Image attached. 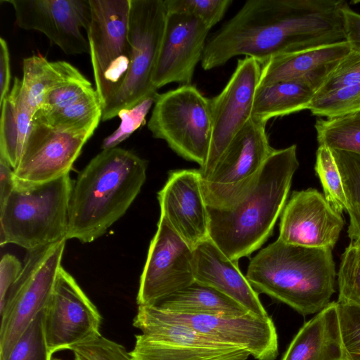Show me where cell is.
Here are the masks:
<instances>
[{"instance_id": "cell-1", "label": "cell", "mask_w": 360, "mask_h": 360, "mask_svg": "<svg viewBox=\"0 0 360 360\" xmlns=\"http://www.w3.org/2000/svg\"><path fill=\"white\" fill-rule=\"evenodd\" d=\"M344 0H249L207 39L201 65L210 70L245 56L271 58L345 41Z\"/></svg>"}, {"instance_id": "cell-2", "label": "cell", "mask_w": 360, "mask_h": 360, "mask_svg": "<svg viewBox=\"0 0 360 360\" xmlns=\"http://www.w3.org/2000/svg\"><path fill=\"white\" fill-rule=\"evenodd\" d=\"M298 167L295 144L273 149L252 183L232 202L207 207L209 238L230 259L248 257L271 236Z\"/></svg>"}, {"instance_id": "cell-3", "label": "cell", "mask_w": 360, "mask_h": 360, "mask_svg": "<svg viewBox=\"0 0 360 360\" xmlns=\"http://www.w3.org/2000/svg\"><path fill=\"white\" fill-rule=\"evenodd\" d=\"M147 166L146 160L119 147L91 159L74 181L67 239L91 243L102 236L140 193Z\"/></svg>"}, {"instance_id": "cell-4", "label": "cell", "mask_w": 360, "mask_h": 360, "mask_svg": "<svg viewBox=\"0 0 360 360\" xmlns=\"http://www.w3.org/2000/svg\"><path fill=\"white\" fill-rule=\"evenodd\" d=\"M335 274L332 249L288 244L278 238L251 259L245 276L257 292L306 316L329 304Z\"/></svg>"}, {"instance_id": "cell-5", "label": "cell", "mask_w": 360, "mask_h": 360, "mask_svg": "<svg viewBox=\"0 0 360 360\" xmlns=\"http://www.w3.org/2000/svg\"><path fill=\"white\" fill-rule=\"evenodd\" d=\"M74 181L70 174L42 184L14 181L0 206V245L32 250L68 240L69 205Z\"/></svg>"}, {"instance_id": "cell-6", "label": "cell", "mask_w": 360, "mask_h": 360, "mask_svg": "<svg viewBox=\"0 0 360 360\" xmlns=\"http://www.w3.org/2000/svg\"><path fill=\"white\" fill-rule=\"evenodd\" d=\"M148 128L154 138L165 141L178 155L201 168L212 139L210 99L192 84L158 94Z\"/></svg>"}, {"instance_id": "cell-7", "label": "cell", "mask_w": 360, "mask_h": 360, "mask_svg": "<svg viewBox=\"0 0 360 360\" xmlns=\"http://www.w3.org/2000/svg\"><path fill=\"white\" fill-rule=\"evenodd\" d=\"M67 240L27 250L22 270L0 307V360L44 309L61 266Z\"/></svg>"}, {"instance_id": "cell-8", "label": "cell", "mask_w": 360, "mask_h": 360, "mask_svg": "<svg viewBox=\"0 0 360 360\" xmlns=\"http://www.w3.org/2000/svg\"><path fill=\"white\" fill-rule=\"evenodd\" d=\"M165 0H130L129 39L130 62L115 95L103 107L102 121L157 94L152 78L167 18Z\"/></svg>"}, {"instance_id": "cell-9", "label": "cell", "mask_w": 360, "mask_h": 360, "mask_svg": "<svg viewBox=\"0 0 360 360\" xmlns=\"http://www.w3.org/2000/svg\"><path fill=\"white\" fill-rule=\"evenodd\" d=\"M86 32L96 91L103 107L117 93L127 73L130 0H89Z\"/></svg>"}, {"instance_id": "cell-10", "label": "cell", "mask_w": 360, "mask_h": 360, "mask_svg": "<svg viewBox=\"0 0 360 360\" xmlns=\"http://www.w3.org/2000/svg\"><path fill=\"white\" fill-rule=\"evenodd\" d=\"M153 319L181 325L210 339L243 349L257 360H275L278 334L271 316L248 312L242 315L192 314L167 311L157 306H139Z\"/></svg>"}, {"instance_id": "cell-11", "label": "cell", "mask_w": 360, "mask_h": 360, "mask_svg": "<svg viewBox=\"0 0 360 360\" xmlns=\"http://www.w3.org/2000/svg\"><path fill=\"white\" fill-rule=\"evenodd\" d=\"M266 125L251 117L220 157L210 176L202 181L207 207L229 205L256 177L274 149L269 145Z\"/></svg>"}, {"instance_id": "cell-12", "label": "cell", "mask_w": 360, "mask_h": 360, "mask_svg": "<svg viewBox=\"0 0 360 360\" xmlns=\"http://www.w3.org/2000/svg\"><path fill=\"white\" fill-rule=\"evenodd\" d=\"M102 318L75 279L61 266L42 310V328L49 355L101 334Z\"/></svg>"}, {"instance_id": "cell-13", "label": "cell", "mask_w": 360, "mask_h": 360, "mask_svg": "<svg viewBox=\"0 0 360 360\" xmlns=\"http://www.w3.org/2000/svg\"><path fill=\"white\" fill-rule=\"evenodd\" d=\"M141 331L129 354L133 360H247L249 352L215 342L186 326L163 322L137 311Z\"/></svg>"}, {"instance_id": "cell-14", "label": "cell", "mask_w": 360, "mask_h": 360, "mask_svg": "<svg viewBox=\"0 0 360 360\" xmlns=\"http://www.w3.org/2000/svg\"><path fill=\"white\" fill-rule=\"evenodd\" d=\"M194 253L160 216L140 277L138 306H153L195 282Z\"/></svg>"}, {"instance_id": "cell-15", "label": "cell", "mask_w": 360, "mask_h": 360, "mask_svg": "<svg viewBox=\"0 0 360 360\" xmlns=\"http://www.w3.org/2000/svg\"><path fill=\"white\" fill-rule=\"evenodd\" d=\"M260 73L261 65L253 58L238 60L223 90L210 99L212 132L206 162L199 169L202 181L210 176L231 141L250 119Z\"/></svg>"}, {"instance_id": "cell-16", "label": "cell", "mask_w": 360, "mask_h": 360, "mask_svg": "<svg viewBox=\"0 0 360 360\" xmlns=\"http://www.w3.org/2000/svg\"><path fill=\"white\" fill-rule=\"evenodd\" d=\"M11 4L15 24L43 33L65 54L89 53L86 32L91 20L89 0H1Z\"/></svg>"}, {"instance_id": "cell-17", "label": "cell", "mask_w": 360, "mask_h": 360, "mask_svg": "<svg viewBox=\"0 0 360 360\" xmlns=\"http://www.w3.org/2000/svg\"><path fill=\"white\" fill-rule=\"evenodd\" d=\"M92 135L61 131L32 119L22 157L13 169L14 181L42 184L69 174Z\"/></svg>"}, {"instance_id": "cell-18", "label": "cell", "mask_w": 360, "mask_h": 360, "mask_svg": "<svg viewBox=\"0 0 360 360\" xmlns=\"http://www.w3.org/2000/svg\"><path fill=\"white\" fill-rule=\"evenodd\" d=\"M210 30L202 21L191 14L167 13L152 78L156 90L172 82L181 85L192 84L196 65L202 58Z\"/></svg>"}, {"instance_id": "cell-19", "label": "cell", "mask_w": 360, "mask_h": 360, "mask_svg": "<svg viewBox=\"0 0 360 360\" xmlns=\"http://www.w3.org/2000/svg\"><path fill=\"white\" fill-rule=\"evenodd\" d=\"M344 226L316 189L293 191L281 214L278 238L292 245L333 249Z\"/></svg>"}, {"instance_id": "cell-20", "label": "cell", "mask_w": 360, "mask_h": 360, "mask_svg": "<svg viewBox=\"0 0 360 360\" xmlns=\"http://www.w3.org/2000/svg\"><path fill=\"white\" fill-rule=\"evenodd\" d=\"M158 200L160 215L191 248L209 238V214L199 169L171 171Z\"/></svg>"}, {"instance_id": "cell-21", "label": "cell", "mask_w": 360, "mask_h": 360, "mask_svg": "<svg viewBox=\"0 0 360 360\" xmlns=\"http://www.w3.org/2000/svg\"><path fill=\"white\" fill-rule=\"evenodd\" d=\"M350 51L345 40L275 56L261 65L257 87L295 81L307 85L316 93Z\"/></svg>"}, {"instance_id": "cell-22", "label": "cell", "mask_w": 360, "mask_h": 360, "mask_svg": "<svg viewBox=\"0 0 360 360\" xmlns=\"http://www.w3.org/2000/svg\"><path fill=\"white\" fill-rule=\"evenodd\" d=\"M193 253L195 282L216 289L249 312L269 316L258 292L240 271L238 262L230 259L210 238L199 243Z\"/></svg>"}, {"instance_id": "cell-23", "label": "cell", "mask_w": 360, "mask_h": 360, "mask_svg": "<svg viewBox=\"0 0 360 360\" xmlns=\"http://www.w3.org/2000/svg\"><path fill=\"white\" fill-rule=\"evenodd\" d=\"M281 360H344L337 302L302 326Z\"/></svg>"}, {"instance_id": "cell-24", "label": "cell", "mask_w": 360, "mask_h": 360, "mask_svg": "<svg viewBox=\"0 0 360 360\" xmlns=\"http://www.w3.org/2000/svg\"><path fill=\"white\" fill-rule=\"evenodd\" d=\"M0 107V156L14 169L22 157L34 116L18 77L14 78L13 86Z\"/></svg>"}, {"instance_id": "cell-25", "label": "cell", "mask_w": 360, "mask_h": 360, "mask_svg": "<svg viewBox=\"0 0 360 360\" xmlns=\"http://www.w3.org/2000/svg\"><path fill=\"white\" fill-rule=\"evenodd\" d=\"M22 72V91L33 115L50 90L82 75L70 63L64 60L51 62L40 54L23 59Z\"/></svg>"}, {"instance_id": "cell-26", "label": "cell", "mask_w": 360, "mask_h": 360, "mask_svg": "<svg viewBox=\"0 0 360 360\" xmlns=\"http://www.w3.org/2000/svg\"><path fill=\"white\" fill-rule=\"evenodd\" d=\"M314 94V91L309 86L295 81L258 86L251 117L267 123L274 117L309 109Z\"/></svg>"}, {"instance_id": "cell-27", "label": "cell", "mask_w": 360, "mask_h": 360, "mask_svg": "<svg viewBox=\"0 0 360 360\" xmlns=\"http://www.w3.org/2000/svg\"><path fill=\"white\" fill-rule=\"evenodd\" d=\"M155 306L167 311L192 314L238 316L249 312L216 289L195 281Z\"/></svg>"}, {"instance_id": "cell-28", "label": "cell", "mask_w": 360, "mask_h": 360, "mask_svg": "<svg viewBox=\"0 0 360 360\" xmlns=\"http://www.w3.org/2000/svg\"><path fill=\"white\" fill-rule=\"evenodd\" d=\"M103 107L96 91L68 107L48 112H36L32 119L61 131L91 134L102 118Z\"/></svg>"}, {"instance_id": "cell-29", "label": "cell", "mask_w": 360, "mask_h": 360, "mask_svg": "<svg viewBox=\"0 0 360 360\" xmlns=\"http://www.w3.org/2000/svg\"><path fill=\"white\" fill-rule=\"evenodd\" d=\"M330 150L345 193L346 210L349 216L348 237L352 242L360 243V155L342 150Z\"/></svg>"}, {"instance_id": "cell-30", "label": "cell", "mask_w": 360, "mask_h": 360, "mask_svg": "<svg viewBox=\"0 0 360 360\" xmlns=\"http://www.w3.org/2000/svg\"><path fill=\"white\" fill-rule=\"evenodd\" d=\"M319 145L360 155V110L317 119L314 125Z\"/></svg>"}, {"instance_id": "cell-31", "label": "cell", "mask_w": 360, "mask_h": 360, "mask_svg": "<svg viewBox=\"0 0 360 360\" xmlns=\"http://www.w3.org/2000/svg\"><path fill=\"white\" fill-rule=\"evenodd\" d=\"M315 171L322 184L324 197L338 214L347 208L341 176L331 150L319 145L316 153Z\"/></svg>"}, {"instance_id": "cell-32", "label": "cell", "mask_w": 360, "mask_h": 360, "mask_svg": "<svg viewBox=\"0 0 360 360\" xmlns=\"http://www.w3.org/2000/svg\"><path fill=\"white\" fill-rule=\"evenodd\" d=\"M308 110L314 115L326 118L360 110V82L314 96Z\"/></svg>"}, {"instance_id": "cell-33", "label": "cell", "mask_w": 360, "mask_h": 360, "mask_svg": "<svg viewBox=\"0 0 360 360\" xmlns=\"http://www.w3.org/2000/svg\"><path fill=\"white\" fill-rule=\"evenodd\" d=\"M338 281V302L360 307V243L351 241L342 255Z\"/></svg>"}, {"instance_id": "cell-34", "label": "cell", "mask_w": 360, "mask_h": 360, "mask_svg": "<svg viewBox=\"0 0 360 360\" xmlns=\"http://www.w3.org/2000/svg\"><path fill=\"white\" fill-rule=\"evenodd\" d=\"M95 92L91 83L82 75L50 90L37 112H48L68 107Z\"/></svg>"}, {"instance_id": "cell-35", "label": "cell", "mask_w": 360, "mask_h": 360, "mask_svg": "<svg viewBox=\"0 0 360 360\" xmlns=\"http://www.w3.org/2000/svg\"><path fill=\"white\" fill-rule=\"evenodd\" d=\"M158 93L149 96L134 106L123 109L118 113L121 123L118 128L105 137L102 143V150L117 147L135 131L146 123V117L155 103Z\"/></svg>"}, {"instance_id": "cell-36", "label": "cell", "mask_w": 360, "mask_h": 360, "mask_svg": "<svg viewBox=\"0 0 360 360\" xmlns=\"http://www.w3.org/2000/svg\"><path fill=\"white\" fill-rule=\"evenodd\" d=\"M231 0H165L167 13L191 14L210 29L224 17Z\"/></svg>"}, {"instance_id": "cell-37", "label": "cell", "mask_w": 360, "mask_h": 360, "mask_svg": "<svg viewBox=\"0 0 360 360\" xmlns=\"http://www.w3.org/2000/svg\"><path fill=\"white\" fill-rule=\"evenodd\" d=\"M49 355L42 328V311L36 316L13 347L6 360H52Z\"/></svg>"}, {"instance_id": "cell-38", "label": "cell", "mask_w": 360, "mask_h": 360, "mask_svg": "<svg viewBox=\"0 0 360 360\" xmlns=\"http://www.w3.org/2000/svg\"><path fill=\"white\" fill-rule=\"evenodd\" d=\"M337 304L344 360H360V307Z\"/></svg>"}, {"instance_id": "cell-39", "label": "cell", "mask_w": 360, "mask_h": 360, "mask_svg": "<svg viewBox=\"0 0 360 360\" xmlns=\"http://www.w3.org/2000/svg\"><path fill=\"white\" fill-rule=\"evenodd\" d=\"M70 351L86 360H133L124 346L102 335L74 346Z\"/></svg>"}, {"instance_id": "cell-40", "label": "cell", "mask_w": 360, "mask_h": 360, "mask_svg": "<svg viewBox=\"0 0 360 360\" xmlns=\"http://www.w3.org/2000/svg\"><path fill=\"white\" fill-rule=\"evenodd\" d=\"M22 264L20 260L11 254L4 255L0 262V307L13 283L17 280Z\"/></svg>"}, {"instance_id": "cell-41", "label": "cell", "mask_w": 360, "mask_h": 360, "mask_svg": "<svg viewBox=\"0 0 360 360\" xmlns=\"http://www.w3.org/2000/svg\"><path fill=\"white\" fill-rule=\"evenodd\" d=\"M345 40L351 51L360 53V14L351 9L347 3L342 8Z\"/></svg>"}, {"instance_id": "cell-42", "label": "cell", "mask_w": 360, "mask_h": 360, "mask_svg": "<svg viewBox=\"0 0 360 360\" xmlns=\"http://www.w3.org/2000/svg\"><path fill=\"white\" fill-rule=\"evenodd\" d=\"M11 79L10 53L6 41L0 38V105L10 92Z\"/></svg>"}, {"instance_id": "cell-43", "label": "cell", "mask_w": 360, "mask_h": 360, "mask_svg": "<svg viewBox=\"0 0 360 360\" xmlns=\"http://www.w3.org/2000/svg\"><path fill=\"white\" fill-rule=\"evenodd\" d=\"M13 188V169L7 161L0 156V206L6 200Z\"/></svg>"}, {"instance_id": "cell-44", "label": "cell", "mask_w": 360, "mask_h": 360, "mask_svg": "<svg viewBox=\"0 0 360 360\" xmlns=\"http://www.w3.org/2000/svg\"><path fill=\"white\" fill-rule=\"evenodd\" d=\"M74 356H75L74 360H86L84 357H82V356H80L77 354L74 353Z\"/></svg>"}, {"instance_id": "cell-45", "label": "cell", "mask_w": 360, "mask_h": 360, "mask_svg": "<svg viewBox=\"0 0 360 360\" xmlns=\"http://www.w3.org/2000/svg\"><path fill=\"white\" fill-rule=\"evenodd\" d=\"M352 3L358 4V3H360V0L352 1Z\"/></svg>"}]
</instances>
